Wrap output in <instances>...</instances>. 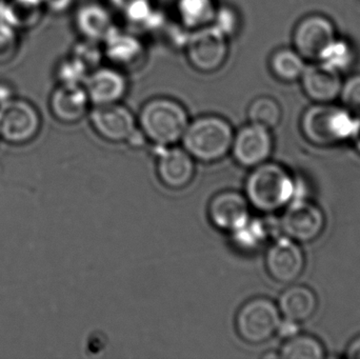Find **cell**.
<instances>
[{
  "mask_svg": "<svg viewBox=\"0 0 360 359\" xmlns=\"http://www.w3.org/2000/svg\"><path fill=\"white\" fill-rule=\"evenodd\" d=\"M316 294L308 287L292 286L281 293L278 309L285 320L304 322L310 320L317 310Z\"/></svg>",
  "mask_w": 360,
  "mask_h": 359,
  "instance_id": "20",
  "label": "cell"
},
{
  "mask_svg": "<svg viewBox=\"0 0 360 359\" xmlns=\"http://www.w3.org/2000/svg\"><path fill=\"white\" fill-rule=\"evenodd\" d=\"M351 139H352L353 143H354L355 149L360 154V117L357 120L356 129H355Z\"/></svg>",
  "mask_w": 360,
  "mask_h": 359,
  "instance_id": "39",
  "label": "cell"
},
{
  "mask_svg": "<svg viewBox=\"0 0 360 359\" xmlns=\"http://www.w3.org/2000/svg\"><path fill=\"white\" fill-rule=\"evenodd\" d=\"M277 333H278L279 337H283V339H290V337L297 334L298 324L297 322H291V320H285L283 322L281 320Z\"/></svg>",
  "mask_w": 360,
  "mask_h": 359,
  "instance_id": "33",
  "label": "cell"
},
{
  "mask_svg": "<svg viewBox=\"0 0 360 359\" xmlns=\"http://www.w3.org/2000/svg\"><path fill=\"white\" fill-rule=\"evenodd\" d=\"M89 73L90 72L86 67L72 55L61 61L57 69V76L60 84H84Z\"/></svg>",
  "mask_w": 360,
  "mask_h": 359,
  "instance_id": "30",
  "label": "cell"
},
{
  "mask_svg": "<svg viewBox=\"0 0 360 359\" xmlns=\"http://www.w3.org/2000/svg\"><path fill=\"white\" fill-rule=\"evenodd\" d=\"M249 204L245 196L238 192H220L207 207L210 221L219 231L234 233L251 219Z\"/></svg>",
  "mask_w": 360,
  "mask_h": 359,
  "instance_id": "13",
  "label": "cell"
},
{
  "mask_svg": "<svg viewBox=\"0 0 360 359\" xmlns=\"http://www.w3.org/2000/svg\"><path fill=\"white\" fill-rule=\"evenodd\" d=\"M72 56L77 59L86 67L89 72L93 71L99 67V63L103 60V48L99 46L98 42L92 40L84 39V41L76 44L73 48Z\"/></svg>",
  "mask_w": 360,
  "mask_h": 359,
  "instance_id": "29",
  "label": "cell"
},
{
  "mask_svg": "<svg viewBox=\"0 0 360 359\" xmlns=\"http://www.w3.org/2000/svg\"><path fill=\"white\" fill-rule=\"evenodd\" d=\"M90 105L84 84H60L51 95V112L63 124H75L82 120Z\"/></svg>",
  "mask_w": 360,
  "mask_h": 359,
  "instance_id": "16",
  "label": "cell"
},
{
  "mask_svg": "<svg viewBox=\"0 0 360 359\" xmlns=\"http://www.w3.org/2000/svg\"><path fill=\"white\" fill-rule=\"evenodd\" d=\"M139 124L148 141L169 147L181 141L188 124V112L175 99L155 97L141 107Z\"/></svg>",
  "mask_w": 360,
  "mask_h": 359,
  "instance_id": "3",
  "label": "cell"
},
{
  "mask_svg": "<svg viewBox=\"0 0 360 359\" xmlns=\"http://www.w3.org/2000/svg\"><path fill=\"white\" fill-rule=\"evenodd\" d=\"M234 131L228 120L216 115H205L188 122L184 136V149L194 159L216 162L232 148Z\"/></svg>",
  "mask_w": 360,
  "mask_h": 359,
  "instance_id": "2",
  "label": "cell"
},
{
  "mask_svg": "<svg viewBox=\"0 0 360 359\" xmlns=\"http://www.w3.org/2000/svg\"><path fill=\"white\" fill-rule=\"evenodd\" d=\"M359 118L344 107L317 103L302 114L300 129L304 138L316 145L327 148L351 139Z\"/></svg>",
  "mask_w": 360,
  "mask_h": 359,
  "instance_id": "4",
  "label": "cell"
},
{
  "mask_svg": "<svg viewBox=\"0 0 360 359\" xmlns=\"http://www.w3.org/2000/svg\"><path fill=\"white\" fill-rule=\"evenodd\" d=\"M325 347L316 337L309 334H297L285 339L281 346L279 358L283 359H323Z\"/></svg>",
  "mask_w": 360,
  "mask_h": 359,
  "instance_id": "24",
  "label": "cell"
},
{
  "mask_svg": "<svg viewBox=\"0 0 360 359\" xmlns=\"http://www.w3.org/2000/svg\"><path fill=\"white\" fill-rule=\"evenodd\" d=\"M281 105L272 97L259 96L248 107V118L251 124L264 126L268 130L276 128L281 122Z\"/></svg>",
  "mask_w": 360,
  "mask_h": 359,
  "instance_id": "26",
  "label": "cell"
},
{
  "mask_svg": "<svg viewBox=\"0 0 360 359\" xmlns=\"http://www.w3.org/2000/svg\"><path fill=\"white\" fill-rule=\"evenodd\" d=\"M281 322L278 307L266 297H256L239 309L235 325L243 341L251 345H260L276 334Z\"/></svg>",
  "mask_w": 360,
  "mask_h": 359,
  "instance_id": "5",
  "label": "cell"
},
{
  "mask_svg": "<svg viewBox=\"0 0 360 359\" xmlns=\"http://www.w3.org/2000/svg\"><path fill=\"white\" fill-rule=\"evenodd\" d=\"M184 50L193 69L200 73H214L228 59L229 39L210 25L191 32Z\"/></svg>",
  "mask_w": 360,
  "mask_h": 359,
  "instance_id": "7",
  "label": "cell"
},
{
  "mask_svg": "<svg viewBox=\"0 0 360 359\" xmlns=\"http://www.w3.org/2000/svg\"><path fill=\"white\" fill-rule=\"evenodd\" d=\"M270 67L275 77L283 81L300 79L306 69L304 58L296 50L283 48L271 56Z\"/></svg>",
  "mask_w": 360,
  "mask_h": 359,
  "instance_id": "23",
  "label": "cell"
},
{
  "mask_svg": "<svg viewBox=\"0 0 360 359\" xmlns=\"http://www.w3.org/2000/svg\"><path fill=\"white\" fill-rule=\"evenodd\" d=\"M217 6L214 0H177L180 25L190 31L207 27L213 21Z\"/></svg>",
  "mask_w": 360,
  "mask_h": 359,
  "instance_id": "21",
  "label": "cell"
},
{
  "mask_svg": "<svg viewBox=\"0 0 360 359\" xmlns=\"http://www.w3.org/2000/svg\"><path fill=\"white\" fill-rule=\"evenodd\" d=\"M90 122L95 132L111 143L128 141L137 129L134 114L120 103L94 105L90 112Z\"/></svg>",
  "mask_w": 360,
  "mask_h": 359,
  "instance_id": "11",
  "label": "cell"
},
{
  "mask_svg": "<svg viewBox=\"0 0 360 359\" xmlns=\"http://www.w3.org/2000/svg\"><path fill=\"white\" fill-rule=\"evenodd\" d=\"M109 1L114 8H117V10L124 11L127 6H130L131 4L137 1V0H109Z\"/></svg>",
  "mask_w": 360,
  "mask_h": 359,
  "instance_id": "38",
  "label": "cell"
},
{
  "mask_svg": "<svg viewBox=\"0 0 360 359\" xmlns=\"http://www.w3.org/2000/svg\"><path fill=\"white\" fill-rule=\"evenodd\" d=\"M13 98L12 89L8 84H0V103Z\"/></svg>",
  "mask_w": 360,
  "mask_h": 359,
  "instance_id": "37",
  "label": "cell"
},
{
  "mask_svg": "<svg viewBox=\"0 0 360 359\" xmlns=\"http://www.w3.org/2000/svg\"><path fill=\"white\" fill-rule=\"evenodd\" d=\"M147 137L145 136L143 132H141V129H136V130L133 132V134L129 137L127 143H130L132 147L134 148H141L143 145H145L146 141H147Z\"/></svg>",
  "mask_w": 360,
  "mask_h": 359,
  "instance_id": "36",
  "label": "cell"
},
{
  "mask_svg": "<svg viewBox=\"0 0 360 359\" xmlns=\"http://www.w3.org/2000/svg\"><path fill=\"white\" fill-rule=\"evenodd\" d=\"M75 25L84 39L103 41L116 29L109 11L98 4L80 6L75 14Z\"/></svg>",
  "mask_w": 360,
  "mask_h": 359,
  "instance_id": "19",
  "label": "cell"
},
{
  "mask_svg": "<svg viewBox=\"0 0 360 359\" xmlns=\"http://www.w3.org/2000/svg\"><path fill=\"white\" fill-rule=\"evenodd\" d=\"M268 233L262 221L250 219L243 228L232 233L233 242L240 250L255 251L266 242Z\"/></svg>",
  "mask_w": 360,
  "mask_h": 359,
  "instance_id": "27",
  "label": "cell"
},
{
  "mask_svg": "<svg viewBox=\"0 0 360 359\" xmlns=\"http://www.w3.org/2000/svg\"><path fill=\"white\" fill-rule=\"evenodd\" d=\"M91 105L120 103L128 92V80L116 67H98L86 76L84 82Z\"/></svg>",
  "mask_w": 360,
  "mask_h": 359,
  "instance_id": "15",
  "label": "cell"
},
{
  "mask_svg": "<svg viewBox=\"0 0 360 359\" xmlns=\"http://www.w3.org/2000/svg\"><path fill=\"white\" fill-rule=\"evenodd\" d=\"M103 42V55L115 67L133 69L145 60V46L133 34L126 33L116 27Z\"/></svg>",
  "mask_w": 360,
  "mask_h": 359,
  "instance_id": "17",
  "label": "cell"
},
{
  "mask_svg": "<svg viewBox=\"0 0 360 359\" xmlns=\"http://www.w3.org/2000/svg\"><path fill=\"white\" fill-rule=\"evenodd\" d=\"M158 158V174L162 185L169 189L181 190L192 183L195 176L194 158L179 148L154 145Z\"/></svg>",
  "mask_w": 360,
  "mask_h": 359,
  "instance_id": "14",
  "label": "cell"
},
{
  "mask_svg": "<svg viewBox=\"0 0 360 359\" xmlns=\"http://www.w3.org/2000/svg\"><path fill=\"white\" fill-rule=\"evenodd\" d=\"M340 97L347 109L360 113V74L351 76L342 84Z\"/></svg>",
  "mask_w": 360,
  "mask_h": 359,
  "instance_id": "32",
  "label": "cell"
},
{
  "mask_svg": "<svg viewBox=\"0 0 360 359\" xmlns=\"http://www.w3.org/2000/svg\"><path fill=\"white\" fill-rule=\"evenodd\" d=\"M245 198L262 213H274L295 198V181L281 164L264 162L253 168L245 181Z\"/></svg>",
  "mask_w": 360,
  "mask_h": 359,
  "instance_id": "1",
  "label": "cell"
},
{
  "mask_svg": "<svg viewBox=\"0 0 360 359\" xmlns=\"http://www.w3.org/2000/svg\"><path fill=\"white\" fill-rule=\"evenodd\" d=\"M335 37V27L329 18L323 15H310L296 25L293 44L304 59L319 60L323 48Z\"/></svg>",
  "mask_w": 360,
  "mask_h": 359,
  "instance_id": "12",
  "label": "cell"
},
{
  "mask_svg": "<svg viewBox=\"0 0 360 359\" xmlns=\"http://www.w3.org/2000/svg\"><path fill=\"white\" fill-rule=\"evenodd\" d=\"M73 0H42V4L55 12H63L71 6Z\"/></svg>",
  "mask_w": 360,
  "mask_h": 359,
  "instance_id": "34",
  "label": "cell"
},
{
  "mask_svg": "<svg viewBox=\"0 0 360 359\" xmlns=\"http://www.w3.org/2000/svg\"><path fill=\"white\" fill-rule=\"evenodd\" d=\"M41 118L29 101L11 98L0 103V138L13 145L32 143L39 134Z\"/></svg>",
  "mask_w": 360,
  "mask_h": 359,
  "instance_id": "6",
  "label": "cell"
},
{
  "mask_svg": "<svg viewBox=\"0 0 360 359\" xmlns=\"http://www.w3.org/2000/svg\"><path fill=\"white\" fill-rule=\"evenodd\" d=\"M18 51V36L14 27L0 19V65L12 60Z\"/></svg>",
  "mask_w": 360,
  "mask_h": 359,
  "instance_id": "31",
  "label": "cell"
},
{
  "mask_svg": "<svg viewBox=\"0 0 360 359\" xmlns=\"http://www.w3.org/2000/svg\"><path fill=\"white\" fill-rule=\"evenodd\" d=\"M304 266L306 259L302 248L287 236L273 242L266 251V271L275 282L292 284L302 275Z\"/></svg>",
  "mask_w": 360,
  "mask_h": 359,
  "instance_id": "9",
  "label": "cell"
},
{
  "mask_svg": "<svg viewBox=\"0 0 360 359\" xmlns=\"http://www.w3.org/2000/svg\"><path fill=\"white\" fill-rule=\"evenodd\" d=\"M240 25L239 13L233 6L224 4L216 8L211 25L220 32L224 37L228 39L234 37L240 30Z\"/></svg>",
  "mask_w": 360,
  "mask_h": 359,
  "instance_id": "28",
  "label": "cell"
},
{
  "mask_svg": "<svg viewBox=\"0 0 360 359\" xmlns=\"http://www.w3.org/2000/svg\"><path fill=\"white\" fill-rule=\"evenodd\" d=\"M346 356L349 359H360V335L355 337L346 350Z\"/></svg>",
  "mask_w": 360,
  "mask_h": 359,
  "instance_id": "35",
  "label": "cell"
},
{
  "mask_svg": "<svg viewBox=\"0 0 360 359\" xmlns=\"http://www.w3.org/2000/svg\"><path fill=\"white\" fill-rule=\"evenodd\" d=\"M273 145L274 141L270 130L250 122L234 135L231 150L239 166L255 168L268 162Z\"/></svg>",
  "mask_w": 360,
  "mask_h": 359,
  "instance_id": "10",
  "label": "cell"
},
{
  "mask_svg": "<svg viewBox=\"0 0 360 359\" xmlns=\"http://www.w3.org/2000/svg\"><path fill=\"white\" fill-rule=\"evenodd\" d=\"M300 79L307 96L317 103H329L340 96L342 86L340 74L321 65H306Z\"/></svg>",
  "mask_w": 360,
  "mask_h": 359,
  "instance_id": "18",
  "label": "cell"
},
{
  "mask_svg": "<svg viewBox=\"0 0 360 359\" xmlns=\"http://www.w3.org/2000/svg\"><path fill=\"white\" fill-rule=\"evenodd\" d=\"M42 0H11L0 6V19L16 27L35 25L40 17Z\"/></svg>",
  "mask_w": 360,
  "mask_h": 359,
  "instance_id": "22",
  "label": "cell"
},
{
  "mask_svg": "<svg viewBox=\"0 0 360 359\" xmlns=\"http://www.w3.org/2000/svg\"><path fill=\"white\" fill-rule=\"evenodd\" d=\"M355 52L347 40L334 38L321 53L319 65L340 74L346 71L354 63Z\"/></svg>",
  "mask_w": 360,
  "mask_h": 359,
  "instance_id": "25",
  "label": "cell"
},
{
  "mask_svg": "<svg viewBox=\"0 0 360 359\" xmlns=\"http://www.w3.org/2000/svg\"><path fill=\"white\" fill-rule=\"evenodd\" d=\"M325 227L323 210L309 200H292L281 219V231L296 242H314Z\"/></svg>",
  "mask_w": 360,
  "mask_h": 359,
  "instance_id": "8",
  "label": "cell"
}]
</instances>
